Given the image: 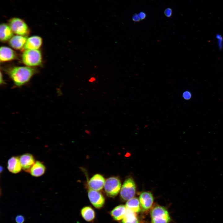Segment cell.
<instances>
[{
    "label": "cell",
    "mask_w": 223,
    "mask_h": 223,
    "mask_svg": "<svg viewBox=\"0 0 223 223\" xmlns=\"http://www.w3.org/2000/svg\"><path fill=\"white\" fill-rule=\"evenodd\" d=\"M36 72L29 67H15L9 69L8 73L15 86L20 87L28 83Z\"/></svg>",
    "instance_id": "obj_1"
},
{
    "label": "cell",
    "mask_w": 223,
    "mask_h": 223,
    "mask_svg": "<svg viewBox=\"0 0 223 223\" xmlns=\"http://www.w3.org/2000/svg\"><path fill=\"white\" fill-rule=\"evenodd\" d=\"M23 63L28 67L39 66L42 62L41 52L38 50H27L24 51L22 56Z\"/></svg>",
    "instance_id": "obj_2"
},
{
    "label": "cell",
    "mask_w": 223,
    "mask_h": 223,
    "mask_svg": "<svg viewBox=\"0 0 223 223\" xmlns=\"http://www.w3.org/2000/svg\"><path fill=\"white\" fill-rule=\"evenodd\" d=\"M151 223H169L171 218L168 210L164 207L156 205L150 212Z\"/></svg>",
    "instance_id": "obj_3"
},
{
    "label": "cell",
    "mask_w": 223,
    "mask_h": 223,
    "mask_svg": "<svg viewBox=\"0 0 223 223\" xmlns=\"http://www.w3.org/2000/svg\"><path fill=\"white\" fill-rule=\"evenodd\" d=\"M9 25L13 33L17 35L25 36L29 33L30 30L27 25L22 20L13 18L9 20Z\"/></svg>",
    "instance_id": "obj_4"
},
{
    "label": "cell",
    "mask_w": 223,
    "mask_h": 223,
    "mask_svg": "<svg viewBox=\"0 0 223 223\" xmlns=\"http://www.w3.org/2000/svg\"><path fill=\"white\" fill-rule=\"evenodd\" d=\"M121 187L120 180L116 177H111L106 180L104 185V188L107 195L110 197L116 196Z\"/></svg>",
    "instance_id": "obj_5"
},
{
    "label": "cell",
    "mask_w": 223,
    "mask_h": 223,
    "mask_svg": "<svg viewBox=\"0 0 223 223\" xmlns=\"http://www.w3.org/2000/svg\"><path fill=\"white\" fill-rule=\"evenodd\" d=\"M136 185L131 178L126 179L124 182L120 191V196L124 201H128L134 197L136 193Z\"/></svg>",
    "instance_id": "obj_6"
},
{
    "label": "cell",
    "mask_w": 223,
    "mask_h": 223,
    "mask_svg": "<svg viewBox=\"0 0 223 223\" xmlns=\"http://www.w3.org/2000/svg\"><path fill=\"white\" fill-rule=\"evenodd\" d=\"M88 197L92 205L97 208H100L104 205L105 199L102 194L98 191L90 189Z\"/></svg>",
    "instance_id": "obj_7"
},
{
    "label": "cell",
    "mask_w": 223,
    "mask_h": 223,
    "mask_svg": "<svg viewBox=\"0 0 223 223\" xmlns=\"http://www.w3.org/2000/svg\"><path fill=\"white\" fill-rule=\"evenodd\" d=\"M139 201L141 209L147 211L151 207L153 203L154 198L152 194L149 192H144L140 195Z\"/></svg>",
    "instance_id": "obj_8"
},
{
    "label": "cell",
    "mask_w": 223,
    "mask_h": 223,
    "mask_svg": "<svg viewBox=\"0 0 223 223\" xmlns=\"http://www.w3.org/2000/svg\"><path fill=\"white\" fill-rule=\"evenodd\" d=\"M22 168L25 171L29 173L30 169L35 163V160L32 155L25 153L19 158Z\"/></svg>",
    "instance_id": "obj_9"
},
{
    "label": "cell",
    "mask_w": 223,
    "mask_h": 223,
    "mask_svg": "<svg viewBox=\"0 0 223 223\" xmlns=\"http://www.w3.org/2000/svg\"><path fill=\"white\" fill-rule=\"evenodd\" d=\"M105 181L103 177L100 174H96L89 180L88 185L90 189L99 191L103 188Z\"/></svg>",
    "instance_id": "obj_10"
},
{
    "label": "cell",
    "mask_w": 223,
    "mask_h": 223,
    "mask_svg": "<svg viewBox=\"0 0 223 223\" xmlns=\"http://www.w3.org/2000/svg\"><path fill=\"white\" fill-rule=\"evenodd\" d=\"M42 39L38 36H33L27 39L23 48L25 50H38L42 46Z\"/></svg>",
    "instance_id": "obj_11"
},
{
    "label": "cell",
    "mask_w": 223,
    "mask_h": 223,
    "mask_svg": "<svg viewBox=\"0 0 223 223\" xmlns=\"http://www.w3.org/2000/svg\"><path fill=\"white\" fill-rule=\"evenodd\" d=\"M17 55L11 48L5 46H1L0 49V59L1 62L11 61L15 59Z\"/></svg>",
    "instance_id": "obj_12"
},
{
    "label": "cell",
    "mask_w": 223,
    "mask_h": 223,
    "mask_svg": "<svg viewBox=\"0 0 223 223\" xmlns=\"http://www.w3.org/2000/svg\"><path fill=\"white\" fill-rule=\"evenodd\" d=\"M7 168L11 173L16 174L19 173L22 168L19 158L17 156H12L8 161Z\"/></svg>",
    "instance_id": "obj_13"
},
{
    "label": "cell",
    "mask_w": 223,
    "mask_h": 223,
    "mask_svg": "<svg viewBox=\"0 0 223 223\" xmlns=\"http://www.w3.org/2000/svg\"><path fill=\"white\" fill-rule=\"evenodd\" d=\"M27 39L25 36L16 35L13 36L9 40V44L14 49H23Z\"/></svg>",
    "instance_id": "obj_14"
},
{
    "label": "cell",
    "mask_w": 223,
    "mask_h": 223,
    "mask_svg": "<svg viewBox=\"0 0 223 223\" xmlns=\"http://www.w3.org/2000/svg\"><path fill=\"white\" fill-rule=\"evenodd\" d=\"M127 210L125 205H119L116 207L111 211V215L115 221L122 220L126 215Z\"/></svg>",
    "instance_id": "obj_15"
},
{
    "label": "cell",
    "mask_w": 223,
    "mask_h": 223,
    "mask_svg": "<svg viewBox=\"0 0 223 223\" xmlns=\"http://www.w3.org/2000/svg\"><path fill=\"white\" fill-rule=\"evenodd\" d=\"M13 36V32L9 25L5 23H2L0 26V39L2 42H5Z\"/></svg>",
    "instance_id": "obj_16"
},
{
    "label": "cell",
    "mask_w": 223,
    "mask_h": 223,
    "mask_svg": "<svg viewBox=\"0 0 223 223\" xmlns=\"http://www.w3.org/2000/svg\"><path fill=\"white\" fill-rule=\"evenodd\" d=\"M46 170V167L42 162L36 161L31 168L30 172L31 175L35 177H39L43 175Z\"/></svg>",
    "instance_id": "obj_17"
},
{
    "label": "cell",
    "mask_w": 223,
    "mask_h": 223,
    "mask_svg": "<svg viewBox=\"0 0 223 223\" xmlns=\"http://www.w3.org/2000/svg\"><path fill=\"white\" fill-rule=\"evenodd\" d=\"M81 214L82 218L88 222L92 221L95 217L94 210L91 207L89 206L83 207L81 210Z\"/></svg>",
    "instance_id": "obj_18"
},
{
    "label": "cell",
    "mask_w": 223,
    "mask_h": 223,
    "mask_svg": "<svg viewBox=\"0 0 223 223\" xmlns=\"http://www.w3.org/2000/svg\"><path fill=\"white\" fill-rule=\"evenodd\" d=\"M125 206L128 209L136 213L139 212L141 210L139 199L136 197L127 201Z\"/></svg>",
    "instance_id": "obj_19"
},
{
    "label": "cell",
    "mask_w": 223,
    "mask_h": 223,
    "mask_svg": "<svg viewBox=\"0 0 223 223\" xmlns=\"http://www.w3.org/2000/svg\"><path fill=\"white\" fill-rule=\"evenodd\" d=\"M126 215L121 223H139L136 213L127 208Z\"/></svg>",
    "instance_id": "obj_20"
},
{
    "label": "cell",
    "mask_w": 223,
    "mask_h": 223,
    "mask_svg": "<svg viewBox=\"0 0 223 223\" xmlns=\"http://www.w3.org/2000/svg\"><path fill=\"white\" fill-rule=\"evenodd\" d=\"M182 97L185 100H190L192 97V94L190 91H186L183 92Z\"/></svg>",
    "instance_id": "obj_21"
},
{
    "label": "cell",
    "mask_w": 223,
    "mask_h": 223,
    "mask_svg": "<svg viewBox=\"0 0 223 223\" xmlns=\"http://www.w3.org/2000/svg\"><path fill=\"white\" fill-rule=\"evenodd\" d=\"M15 220L17 223H24L25 221V218L23 215H19L15 217Z\"/></svg>",
    "instance_id": "obj_22"
},
{
    "label": "cell",
    "mask_w": 223,
    "mask_h": 223,
    "mask_svg": "<svg viewBox=\"0 0 223 223\" xmlns=\"http://www.w3.org/2000/svg\"><path fill=\"white\" fill-rule=\"evenodd\" d=\"M164 13L166 17L168 18H170L172 15V10L170 8H167L164 10Z\"/></svg>",
    "instance_id": "obj_23"
},
{
    "label": "cell",
    "mask_w": 223,
    "mask_h": 223,
    "mask_svg": "<svg viewBox=\"0 0 223 223\" xmlns=\"http://www.w3.org/2000/svg\"><path fill=\"white\" fill-rule=\"evenodd\" d=\"M132 19L135 22H139L140 20L138 15L136 13L133 15Z\"/></svg>",
    "instance_id": "obj_24"
},
{
    "label": "cell",
    "mask_w": 223,
    "mask_h": 223,
    "mask_svg": "<svg viewBox=\"0 0 223 223\" xmlns=\"http://www.w3.org/2000/svg\"><path fill=\"white\" fill-rule=\"evenodd\" d=\"M138 15L140 20H144L146 17V14L144 12H141Z\"/></svg>",
    "instance_id": "obj_25"
},
{
    "label": "cell",
    "mask_w": 223,
    "mask_h": 223,
    "mask_svg": "<svg viewBox=\"0 0 223 223\" xmlns=\"http://www.w3.org/2000/svg\"><path fill=\"white\" fill-rule=\"evenodd\" d=\"M0 85H3L5 84V82L4 81L1 72H0Z\"/></svg>",
    "instance_id": "obj_26"
}]
</instances>
